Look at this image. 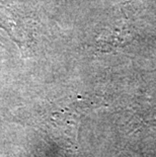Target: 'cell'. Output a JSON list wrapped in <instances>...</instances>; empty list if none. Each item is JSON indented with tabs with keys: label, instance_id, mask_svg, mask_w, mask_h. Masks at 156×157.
<instances>
[]
</instances>
